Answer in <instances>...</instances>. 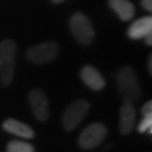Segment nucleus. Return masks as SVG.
Here are the masks:
<instances>
[{
  "label": "nucleus",
  "instance_id": "6e6552de",
  "mask_svg": "<svg viewBox=\"0 0 152 152\" xmlns=\"http://www.w3.org/2000/svg\"><path fill=\"white\" fill-rule=\"evenodd\" d=\"M136 124V110L132 104L124 103L120 109V122L118 130L121 134L129 135L131 134Z\"/></svg>",
  "mask_w": 152,
  "mask_h": 152
},
{
  "label": "nucleus",
  "instance_id": "7ed1b4c3",
  "mask_svg": "<svg viewBox=\"0 0 152 152\" xmlns=\"http://www.w3.org/2000/svg\"><path fill=\"white\" fill-rule=\"evenodd\" d=\"M69 28L77 42L88 46L95 38V28L90 19L83 12H75L69 19Z\"/></svg>",
  "mask_w": 152,
  "mask_h": 152
},
{
  "label": "nucleus",
  "instance_id": "f257e3e1",
  "mask_svg": "<svg viewBox=\"0 0 152 152\" xmlns=\"http://www.w3.org/2000/svg\"><path fill=\"white\" fill-rule=\"evenodd\" d=\"M116 87L124 103L133 105L141 99L142 89L139 81V77L132 66L125 65L117 71Z\"/></svg>",
  "mask_w": 152,
  "mask_h": 152
},
{
  "label": "nucleus",
  "instance_id": "a211bd4d",
  "mask_svg": "<svg viewBox=\"0 0 152 152\" xmlns=\"http://www.w3.org/2000/svg\"><path fill=\"white\" fill-rule=\"evenodd\" d=\"M143 38L145 39V44H147V45H149V46H150V45H152V33L148 34V35H145Z\"/></svg>",
  "mask_w": 152,
  "mask_h": 152
},
{
  "label": "nucleus",
  "instance_id": "9b49d317",
  "mask_svg": "<svg viewBox=\"0 0 152 152\" xmlns=\"http://www.w3.org/2000/svg\"><path fill=\"white\" fill-rule=\"evenodd\" d=\"M2 127L8 133L14 134V135L16 136H20L23 139H33L35 136V132L33 131L32 127H29L25 123H22L19 121L14 120V118L6 120L4 122V124H2Z\"/></svg>",
  "mask_w": 152,
  "mask_h": 152
},
{
  "label": "nucleus",
  "instance_id": "dca6fc26",
  "mask_svg": "<svg viewBox=\"0 0 152 152\" xmlns=\"http://www.w3.org/2000/svg\"><path fill=\"white\" fill-rule=\"evenodd\" d=\"M141 6L144 10L149 12L152 11V0H141Z\"/></svg>",
  "mask_w": 152,
  "mask_h": 152
},
{
  "label": "nucleus",
  "instance_id": "1a4fd4ad",
  "mask_svg": "<svg viewBox=\"0 0 152 152\" xmlns=\"http://www.w3.org/2000/svg\"><path fill=\"white\" fill-rule=\"evenodd\" d=\"M80 78L83 83L95 91H99L104 89L106 82L100 72L94 66V65H85L80 70Z\"/></svg>",
  "mask_w": 152,
  "mask_h": 152
},
{
  "label": "nucleus",
  "instance_id": "0eeeda50",
  "mask_svg": "<svg viewBox=\"0 0 152 152\" xmlns=\"http://www.w3.org/2000/svg\"><path fill=\"white\" fill-rule=\"evenodd\" d=\"M28 102L35 117L41 122H45L50 117L49 100L42 89L34 88L28 94Z\"/></svg>",
  "mask_w": 152,
  "mask_h": 152
},
{
  "label": "nucleus",
  "instance_id": "2eb2a0df",
  "mask_svg": "<svg viewBox=\"0 0 152 152\" xmlns=\"http://www.w3.org/2000/svg\"><path fill=\"white\" fill-rule=\"evenodd\" d=\"M142 115L143 116H149V115H152V102L149 100L147 103L143 105L142 107Z\"/></svg>",
  "mask_w": 152,
  "mask_h": 152
},
{
  "label": "nucleus",
  "instance_id": "9d476101",
  "mask_svg": "<svg viewBox=\"0 0 152 152\" xmlns=\"http://www.w3.org/2000/svg\"><path fill=\"white\" fill-rule=\"evenodd\" d=\"M152 33V17L145 16L137 19L127 29V36L132 39H140Z\"/></svg>",
  "mask_w": 152,
  "mask_h": 152
},
{
  "label": "nucleus",
  "instance_id": "f3484780",
  "mask_svg": "<svg viewBox=\"0 0 152 152\" xmlns=\"http://www.w3.org/2000/svg\"><path fill=\"white\" fill-rule=\"evenodd\" d=\"M148 71H149V75H152V55H149V59H148Z\"/></svg>",
  "mask_w": 152,
  "mask_h": 152
},
{
  "label": "nucleus",
  "instance_id": "ddd939ff",
  "mask_svg": "<svg viewBox=\"0 0 152 152\" xmlns=\"http://www.w3.org/2000/svg\"><path fill=\"white\" fill-rule=\"evenodd\" d=\"M7 152H35V149L27 142L14 140L8 143Z\"/></svg>",
  "mask_w": 152,
  "mask_h": 152
},
{
  "label": "nucleus",
  "instance_id": "423d86ee",
  "mask_svg": "<svg viewBox=\"0 0 152 152\" xmlns=\"http://www.w3.org/2000/svg\"><path fill=\"white\" fill-rule=\"evenodd\" d=\"M107 135V129L103 123H91L85 127L79 135V145L85 150H90L103 143Z\"/></svg>",
  "mask_w": 152,
  "mask_h": 152
},
{
  "label": "nucleus",
  "instance_id": "20e7f679",
  "mask_svg": "<svg viewBox=\"0 0 152 152\" xmlns=\"http://www.w3.org/2000/svg\"><path fill=\"white\" fill-rule=\"evenodd\" d=\"M90 109V104L85 99H77L65 108L62 116V126L66 132H72L85 120Z\"/></svg>",
  "mask_w": 152,
  "mask_h": 152
},
{
  "label": "nucleus",
  "instance_id": "4468645a",
  "mask_svg": "<svg viewBox=\"0 0 152 152\" xmlns=\"http://www.w3.org/2000/svg\"><path fill=\"white\" fill-rule=\"evenodd\" d=\"M137 131L140 133H145L149 131V133L152 134V115L143 116V120L140 122V124L137 126Z\"/></svg>",
  "mask_w": 152,
  "mask_h": 152
},
{
  "label": "nucleus",
  "instance_id": "f03ea898",
  "mask_svg": "<svg viewBox=\"0 0 152 152\" xmlns=\"http://www.w3.org/2000/svg\"><path fill=\"white\" fill-rule=\"evenodd\" d=\"M17 56V45L12 39H4L0 43V82L9 87L14 80Z\"/></svg>",
  "mask_w": 152,
  "mask_h": 152
},
{
  "label": "nucleus",
  "instance_id": "6ab92c4d",
  "mask_svg": "<svg viewBox=\"0 0 152 152\" xmlns=\"http://www.w3.org/2000/svg\"><path fill=\"white\" fill-rule=\"evenodd\" d=\"M53 4H61V2H63L64 0H51Z\"/></svg>",
  "mask_w": 152,
  "mask_h": 152
},
{
  "label": "nucleus",
  "instance_id": "f8f14e48",
  "mask_svg": "<svg viewBox=\"0 0 152 152\" xmlns=\"http://www.w3.org/2000/svg\"><path fill=\"white\" fill-rule=\"evenodd\" d=\"M108 5L123 22H130L135 15V7L130 0H108Z\"/></svg>",
  "mask_w": 152,
  "mask_h": 152
},
{
  "label": "nucleus",
  "instance_id": "39448f33",
  "mask_svg": "<svg viewBox=\"0 0 152 152\" xmlns=\"http://www.w3.org/2000/svg\"><path fill=\"white\" fill-rule=\"evenodd\" d=\"M60 54V45L54 41L36 44L27 50L26 59L34 64H45L54 61Z\"/></svg>",
  "mask_w": 152,
  "mask_h": 152
}]
</instances>
